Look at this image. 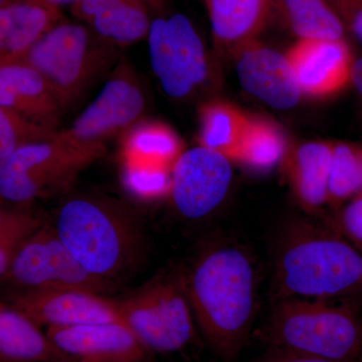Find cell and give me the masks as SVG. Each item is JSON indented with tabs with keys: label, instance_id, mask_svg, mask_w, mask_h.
I'll return each instance as SVG.
<instances>
[{
	"label": "cell",
	"instance_id": "1",
	"mask_svg": "<svg viewBox=\"0 0 362 362\" xmlns=\"http://www.w3.org/2000/svg\"><path fill=\"white\" fill-rule=\"evenodd\" d=\"M192 315L211 349L226 359L246 344L257 311V273L242 247L206 250L183 277Z\"/></svg>",
	"mask_w": 362,
	"mask_h": 362
},
{
	"label": "cell",
	"instance_id": "2",
	"mask_svg": "<svg viewBox=\"0 0 362 362\" xmlns=\"http://www.w3.org/2000/svg\"><path fill=\"white\" fill-rule=\"evenodd\" d=\"M279 300H331L362 292V252L332 226L292 221L279 240L274 266Z\"/></svg>",
	"mask_w": 362,
	"mask_h": 362
},
{
	"label": "cell",
	"instance_id": "3",
	"mask_svg": "<svg viewBox=\"0 0 362 362\" xmlns=\"http://www.w3.org/2000/svg\"><path fill=\"white\" fill-rule=\"evenodd\" d=\"M52 228L78 263L106 284L128 270L141 246L134 213L105 195L69 197L59 207Z\"/></svg>",
	"mask_w": 362,
	"mask_h": 362
},
{
	"label": "cell",
	"instance_id": "4",
	"mask_svg": "<svg viewBox=\"0 0 362 362\" xmlns=\"http://www.w3.org/2000/svg\"><path fill=\"white\" fill-rule=\"evenodd\" d=\"M268 337L275 349L327 361L352 362L362 356L361 319L330 300H279Z\"/></svg>",
	"mask_w": 362,
	"mask_h": 362
},
{
	"label": "cell",
	"instance_id": "5",
	"mask_svg": "<svg viewBox=\"0 0 362 362\" xmlns=\"http://www.w3.org/2000/svg\"><path fill=\"white\" fill-rule=\"evenodd\" d=\"M118 49L84 23L62 18L35 42L23 62L45 78L66 110L110 70Z\"/></svg>",
	"mask_w": 362,
	"mask_h": 362
},
{
	"label": "cell",
	"instance_id": "6",
	"mask_svg": "<svg viewBox=\"0 0 362 362\" xmlns=\"http://www.w3.org/2000/svg\"><path fill=\"white\" fill-rule=\"evenodd\" d=\"M105 152L75 146L58 134L23 145L0 160V201L26 206L64 192Z\"/></svg>",
	"mask_w": 362,
	"mask_h": 362
},
{
	"label": "cell",
	"instance_id": "7",
	"mask_svg": "<svg viewBox=\"0 0 362 362\" xmlns=\"http://www.w3.org/2000/svg\"><path fill=\"white\" fill-rule=\"evenodd\" d=\"M117 304L121 321L148 352L178 351L192 340L194 315L180 276L157 278Z\"/></svg>",
	"mask_w": 362,
	"mask_h": 362
},
{
	"label": "cell",
	"instance_id": "8",
	"mask_svg": "<svg viewBox=\"0 0 362 362\" xmlns=\"http://www.w3.org/2000/svg\"><path fill=\"white\" fill-rule=\"evenodd\" d=\"M146 40L152 71L168 97L185 99L206 82V47L187 16H157L150 23Z\"/></svg>",
	"mask_w": 362,
	"mask_h": 362
},
{
	"label": "cell",
	"instance_id": "9",
	"mask_svg": "<svg viewBox=\"0 0 362 362\" xmlns=\"http://www.w3.org/2000/svg\"><path fill=\"white\" fill-rule=\"evenodd\" d=\"M145 109L146 99L137 76L127 62L121 61L97 97L58 136L77 147L105 150L107 140L141 121Z\"/></svg>",
	"mask_w": 362,
	"mask_h": 362
},
{
	"label": "cell",
	"instance_id": "10",
	"mask_svg": "<svg viewBox=\"0 0 362 362\" xmlns=\"http://www.w3.org/2000/svg\"><path fill=\"white\" fill-rule=\"evenodd\" d=\"M2 280L16 291L77 289L101 294L108 287L86 270L59 240L52 226L45 223L21 244Z\"/></svg>",
	"mask_w": 362,
	"mask_h": 362
},
{
	"label": "cell",
	"instance_id": "11",
	"mask_svg": "<svg viewBox=\"0 0 362 362\" xmlns=\"http://www.w3.org/2000/svg\"><path fill=\"white\" fill-rule=\"evenodd\" d=\"M232 180V161L199 145L183 151L176 160L169 197L183 218L201 220L221 206Z\"/></svg>",
	"mask_w": 362,
	"mask_h": 362
},
{
	"label": "cell",
	"instance_id": "12",
	"mask_svg": "<svg viewBox=\"0 0 362 362\" xmlns=\"http://www.w3.org/2000/svg\"><path fill=\"white\" fill-rule=\"evenodd\" d=\"M7 302L23 311L40 327H70L121 321L117 301L84 290L14 291Z\"/></svg>",
	"mask_w": 362,
	"mask_h": 362
},
{
	"label": "cell",
	"instance_id": "13",
	"mask_svg": "<svg viewBox=\"0 0 362 362\" xmlns=\"http://www.w3.org/2000/svg\"><path fill=\"white\" fill-rule=\"evenodd\" d=\"M233 56L243 89L272 108L290 110L303 97L286 54L255 40Z\"/></svg>",
	"mask_w": 362,
	"mask_h": 362
},
{
	"label": "cell",
	"instance_id": "14",
	"mask_svg": "<svg viewBox=\"0 0 362 362\" xmlns=\"http://www.w3.org/2000/svg\"><path fill=\"white\" fill-rule=\"evenodd\" d=\"M68 362H142L146 349L122 321L47 328Z\"/></svg>",
	"mask_w": 362,
	"mask_h": 362
},
{
	"label": "cell",
	"instance_id": "15",
	"mask_svg": "<svg viewBox=\"0 0 362 362\" xmlns=\"http://www.w3.org/2000/svg\"><path fill=\"white\" fill-rule=\"evenodd\" d=\"M286 56L303 96H334L350 85L354 58L346 40H299Z\"/></svg>",
	"mask_w": 362,
	"mask_h": 362
},
{
	"label": "cell",
	"instance_id": "16",
	"mask_svg": "<svg viewBox=\"0 0 362 362\" xmlns=\"http://www.w3.org/2000/svg\"><path fill=\"white\" fill-rule=\"evenodd\" d=\"M0 106L51 130L64 112L45 78L23 61L0 66Z\"/></svg>",
	"mask_w": 362,
	"mask_h": 362
},
{
	"label": "cell",
	"instance_id": "17",
	"mask_svg": "<svg viewBox=\"0 0 362 362\" xmlns=\"http://www.w3.org/2000/svg\"><path fill=\"white\" fill-rule=\"evenodd\" d=\"M71 7L75 18L118 49L148 35L152 11L146 0H78Z\"/></svg>",
	"mask_w": 362,
	"mask_h": 362
},
{
	"label": "cell",
	"instance_id": "18",
	"mask_svg": "<svg viewBox=\"0 0 362 362\" xmlns=\"http://www.w3.org/2000/svg\"><path fill=\"white\" fill-rule=\"evenodd\" d=\"M333 142L307 141L288 147L282 164L295 199L315 214L327 204Z\"/></svg>",
	"mask_w": 362,
	"mask_h": 362
},
{
	"label": "cell",
	"instance_id": "19",
	"mask_svg": "<svg viewBox=\"0 0 362 362\" xmlns=\"http://www.w3.org/2000/svg\"><path fill=\"white\" fill-rule=\"evenodd\" d=\"M214 45L235 54L258 40L274 9V0H204Z\"/></svg>",
	"mask_w": 362,
	"mask_h": 362
},
{
	"label": "cell",
	"instance_id": "20",
	"mask_svg": "<svg viewBox=\"0 0 362 362\" xmlns=\"http://www.w3.org/2000/svg\"><path fill=\"white\" fill-rule=\"evenodd\" d=\"M62 18L59 8L40 0H16L0 6V66L23 61L35 42Z\"/></svg>",
	"mask_w": 362,
	"mask_h": 362
},
{
	"label": "cell",
	"instance_id": "21",
	"mask_svg": "<svg viewBox=\"0 0 362 362\" xmlns=\"http://www.w3.org/2000/svg\"><path fill=\"white\" fill-rule=\"evenodd\" d=\"M0 362H68L47 332L20 309L0 301Z\"/></svg>",
	"mask_w": 362,
	"mask_h": 362
},
{
	"label": "cell",
	"instance_id": "22",
	"mask_svg": "<svg viewBox=\"0 0 362 362\" xmlns=\"http://www.w3.org/2000/svg\"><path fill=\"white\" fill-rule=\"evenodd\" d=\"M123 136L122 164L173 169L183 152L178 136L163 123L140 121Z\"/></svg>",
	"mask_w": 362,
	"mask_h": 362
},
{
	"label": "cell",
	"instance_id": "23",
	"mask_svg": "<svg viewBox=\"0 0 362 362\" xmlns=\"http://www.w3.org/2000/svg\"><path fill=\"white\" fill-rule=\"evenodd\" d=\"M287 28L299 40H346V28L328 0H274Z\"/></svg>",
	"mask_w": 362,
	"mask_h": 362
},
{
	"label": "cell",
	"instance_id": "24",
	"mask_svg": "<svg viewBox=\"0 0 362 362\" xmlns=\"http://www.w3.org/2000/svg\"><path fill=\"white\" fill-rule=\"evenodd\" d=\"M249 121L250 117L232 104L209 102L199 111V145L233 161Z\"/></svg>",
	"mask_w": 362,
	"mask_h": 362
},
{
	"label": "cell",
	"instance_id": "25",
	"mask_svg": "<svg viewBox=\"0 0 362 362\" xmlns=\"http://www.w3.org/2000/svg\"><path fill=\"white\" fill-rule=\"evenodd\" d=\"M288 147L284 133L277 124L268 119L250 117L233 161L257 173H265L281 164Z\"/></svg>",
	"mask_w": 362,
	"mask_h": 362
},
{
	"label": "cell",
	"instance_id": "26",
	"mask_svg": "<svg viewBox=\"0 0 362 362\" xmlns=\"http://www.w3.org/2000/svg\"><path fill=\"white\" fill-rule=\"evenodd\" d=\"M362 194V144L333 142L327 204L339 209Z\"/></svg>",
	"mask_w": 362,
	"mask_h": 362
},
{
	"label": "cell",
	"instance_id": "27",
	"mask_svg": "<svg viewBox=\"0 0 362 362\" xmlns=\"http://www.w3.org/2000/svg\"><path fill=\"white\" fill-rule=\"evenodd\" d=\"M0 201V280L26 238L42 226V221L25 206H7Z\"/></svg>",
	"mask_w": 362,
	"mask_h": 362
},
{
	"label": "cell",
	"instance_id": "28",
	"mask_svg": "<svg viewBox=\"0 0 362 362\" xmlns=\"http://www.w3.org/2000/svg\"><path fill=\"white\" fill-rule=\"evenodd\" d=\"M58 131L28 122L0 106V160L23 145L54 139Z\"/></svg>",
	"mask_w": 362,
	"mask_h": 362
},
{
	"label": "cell",
	"instance_id": "29",
	"mask_svg": "<svg viewBox=\"0 0 362 362\" xmlns=\"http://www.w3.org/2000/svg\"><path fill=\"white\" fill-rule=\"evenodd\" d=\"M123 182L128 192L142 199L169 195L173 169L122 164Z\"/></svg>",
	"mask_w": 362,
	"mask_h": 362
},
{
	"label": "cell",
	"instance_id": "30",
	"mask_svg": "<svg viewBox=\"0 0 362 362\" xmlns=\"http://www.w3.org/2000/svg\"><path fill=\"white\" fill-rule=\"evenodd\" d=\"M328 225L362 252V194L340 206Z\"/></svg>",
	"mask_w": 362,
	"mask_h": 362
},
{
	"label": "cell",
	"instance_id": "31",
	"mask_svg": "<svg viewBox=\"0 0 362 362\" xmlns=\"http://www.w3.org/2000/svg\"><path fill=\"white\" fill-rule=\"evenodd\" d=\"M335 9L347 33L362 45V0H328Z\"/></svg>",
	"mask_w": 362,
	"mask_h": 362
},
{
	"label": "cell",
	"instance_id": "32",
	"mask_svg": "<svg viewBox=\"0 0 362 362\" xmlns=\"http://www.w3.org/2000/svg\"><path fill=\"white\" fill-rule=\"evenodd\" d=\"M262 362H337L327 361V359L318 358L304 354H295V352L284 351V350L275 349L274 354L267 357Z\"/></svg>",
	"mask_w": 362,
	"mask_h": 362
},
{
	"label": "cell",
	"instance_id": "33",
	"mask_svg": "<svg viewBox=\"0 0 362 362\" xmlns=\"http://www.w3.org/2000/svg\"><path fill=\"white\" fill-rule=\"evenodd\" d=\"M350 85L354 86L362 104V57L354 58Z\"/></svg>",
	"mask_w": 362,
	"mask_h": 362
},
{
	"label": "cell",
	"instance_id": "34",
	"mask_svg": "<svg viewBox=\"0 0 362 362\" xmlns=\"http://www.w3.org/2000/svg\"><path fill=\"white\" fill-rule=\"evenodd\" d=\"M40 1L44 2V4H47V6L59 8V6H66V4H70L71 6L73 4H75L76 2H78V0H40Z\"/></svg>",
	"mask_w": 362,
	"mask_h": 362
},
{
	"label": "cell",
	"instance_id": "35",
	"mask_svg": "<svg viewBox=\"0 0 362 362\" xmlns=\"http://www.w3.org/2000/svg\"><path fill=\"white\" fill-rule=\"evenodd\" d=\"M166 0H146L152 11H161Z\"/></svg>",
	"mask_w": 362,
	"mask_h": 362
},
{
	"label": "cell",
	"instance_id": "36",
	"mask_svg": "<svg viewBox=\"0 0 362 362\" xmlns=\"http://www.w3.org/2000/svg\"><path fill=\"white\" fill-rule=\"evenodd\" d=\"M13 1H16V0H0V6H6V4Z\"/></svg>",
	"mask_w": 362,
	"mask_h": 362
}]
</instances>
